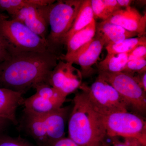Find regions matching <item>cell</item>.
Segmentation results:
<instances>
[{"label":"cell","instance_id":"1","mask_svg":"<svg viewBox=\"0 0 146 146\" xmlns=\"http://www.w3.org/2000/svg\"><path fill=\"white\" fill-rule=\"evenodd\" d=\"M58 60L53 51L13 52L0 66L1 87L23 95L39 84L47 83Z\"/></svg>","mask_w":146,"mask_h":146},{"label":"cell","instance_id":"2","mask_svg":"<svg viewBox=\"0 0 146 146\" xmlns=\"http://www.w3.org/2000/svg\"><path fill=\"white\" fill-rule=\"evenodd\" d=\"M73 102L68 138L80 146H102L107 136L104 116L91 104L84 90L75 94Z\"/></svg>","mask_w":146,"mask_h":146},{"label":"cell","instance_id":"3","mask_svg":"<svg viewBox=\"0 0 146 146\" xmlns=\"http://www.w3.org/2000/svg\"><path fill=\"white\" fill-rule=\"evenodd\" d=\"M0 35L14 52H54L47 39L42 38L23 24L6 16L0 18Z\"/></svg>","mask_w":146,"mask_h":146},{"label":"cell","instance_id":"4","mask_svg":"<svg viewBox=\"0 0 146 146\" xmlns=\"http://www.w3.org/2000/svg\"><path fill=\"white\" fill-rule=\"evenodd\" d=\"M48 6V23L50 28L47 39L53 48L64 43L83 1L61 0Z\"/></svg>","mask_w":146,"mask_h":146},{"label":"cell","instance_id":"5","mask_svg":"<svg viewBox=\"0 0 146 146\" xmlns=\"http://www.w3.org/2000/svg\"><path fill=\"white\" fill-rule=\"evenodd\" d=\"M98 76L113 86L125 102L128 110L145 117L146 92L138 84L134 76L124 72H99Z\"/></svg>","mask_w":146,"mask_h":146},{"label":"cell","instance_id":"6","mask_svg":"<svg viewBox=\"0 0 146 146\" xmlns=\"http://www.w3.org/2000/svg\"><path fill=\"white\" fill-rule=\"evenodd\" d=\"M107 136L133 138L146 145V122L144 117L128 111L104 116Z\"/></svg>","mask_w":146,"mask_h":146},{"label":"cell","instance_id":"7","mask_svg":"<svg viewBox=\"0 0 146 146\" xmlns=\"http://www.w3.org/2000/svg\"><path fill=\"white\" fill-rule=\"evenodd\" d=\"M83 90L91 104L103 116L128 111L125 102L115 88L98 76L90 87Z\"/></svg>","mask_w":146,"mask_h":146},{"label":"cell","instance_id":"8","mask_svg":"<svg viewBox=\"0 0 146 146\" xmlns=\"http://www.w3.org/2000/svg\"><path fill=\"white\" fill-rule=\"evenodd\" d=\"M82 77L72 63L60 60L50 73L47 83L67 97L80 86Z\"/></svg>","mask_w":146,"mask_h":146},{"label":"cell","instance_id":"9","mask_svg":"<svg viewBox=\"0 0 146 146\" xmlns=\"http://www.w3.org/2000/svg\"><path fill=\"white\" fill-rule=\"evenodd\" d=\"M48 5L40 7L28 6L11 16V19L21 22L35 34L43 39H47L49 26L47 12Z\"/></svg>","mask_w":146,"mask_h":146},{"label":"cell","instance_id":"10","mask_svg":"<svg viewBox=\"0 0 146 146\" xmlns=\"http://www.w3.org/2000/svg\"><path fill=\"white\" fill-rule=\"evenodd\" d=\"M105 21L117 25L127 31L136 33L139 36L146 34V13L142 15L131 6L118 10Z\"/></svg>","mask_w":146,"mask_h":146},{"label":"cell","instance_id":"11","mask_svg":"<svg viewBox=\"0 0 146 146\" xmlns=\"http://www.w3.org/2000/svg\"><path fill=\"white\" fill-rule=\"evenodd\" d=\"M72 106L61 107L46 115H42L48 136V146L65 137V130Z\"/></svg>","mask_w":146,"mask_h":146},{"label":"cell","instance_id":"12","mask_svg":"<svg viewBox=\"0 0 146 146\" xmlns=\"http://www.w3.org/2000/svg\"><path fill=\"white\" fill-rule=\"evenodd\" d=\"M96 23L94 19L87 26L73 35L66 42L67 51L63 60L71 63L75 57L86 46L96 35Z\"/></svg>","mask_w":146,"mask_h":146},{"label":"cell","instance_id":"13","mask_svg":"<svg viewBox=\"0 0 146 146\" xmlns=\"http://www.w3.org/2000/svg\"><path fill=\"white\" fill-rule=\"evenodd\" d=\"M104 46L103 40L95 36L89 46L73 60V64L80 66L82 77H87L93 74L94 70L92 67L98 60Z\"/></svg>","mask_w":146,"mask_h":146},{"label":"cell","instance_id":"14","mask_svg":"<svg viewBox=\"0 0 146 146\" xmlns=\"http://www.w3.org/2000/svg\"><path fill=\"white\" fill-rule=\"evenodd\" d=\"M24 100L21 93L0 87V118L16 125V110Z\"/></svg>","mask_w":146,"mask_h":146},{"label":"cell","instance_id":"15","mask_svg":"<svg viewBox=\"0 0 146 146\" xmlns=\"http://www.w3.org/2000/svg\"><path fill=\"white\" fill-rule=\"evenodd\" d=\"M95 36L103 40L106 46L128 38L139 36L136 33L127 31L117 25L106 21L96 23Z\"/></svg>","mask_w":146,"mask_h":146},{"label":"cell","instance_id":"16","mask_svg":"<svg viewBox=\"0 0 146 146\" xmlns=\"http://www.w3.org/2000/svg\"><path fill=\"white\" fill-rule=\"evenodd\" d=\"M22 122L26 133L33 138L37 146H48L47 129L42 115L24 112Z\"/></svg>","mask_w":146,"mask_h":146},{"label":"cell","instance_id":"17","mask_svg":"<svg viewBox=\"0 0 146 146\" xmlns=\"http://www.w3.org/2000/svg\"><path fill=\"white\" fill-rule=\"evenodd\" d=\"M24 112L33 115H45L63 106L61 103L46 99L35 94L24 99Z\"/></svg>","mask_w":146,"mask_h":146},{"label":"cell","instance_id":"18","mask_svg":"<svg viewBox=\"0 0 146 146\" xmlns=\"http://www.w3.org/2000/svg\"><path fill=\"white\" fill-rule=\"evenodd\" d=\"M94 16L91 6V0L83 1L72 28L65 36L64 43L78 31L91 23L94 20Z\"/></svg>","mask_w":146,"mask_h":146},{"label":"cell","instance_id":"19","mask_svg":"<svg viewBox=\"0 0 146 146\" xmlns=\"http://www.w3.org/2000/svg\"><path fill=\"white\" fill-rule=\"evenodd\" d=\"M129 54H108L105 58L98 65L99 72L117 73L122 72L128 61Z\"/></svg>","mask_w":146,"mask_h":146},{"label":"cell","instance_id":"20","mask_svg":"<svg viewBox=\"0 0 146 146\" xmlns=\"http://www.w3.org/2000/svg\"><path fill=\"white\" fill-rule=\"evenodd\" d=\"M146 45V38L145 36L128 38L117 43L110 44L106 46L108 54L126 53L138 46Z\"/></svg>","mask_w":146,"mask_h":146},{"label":"cell","instance_id":"21","mask_svg":"<svg viewBox=\"0 0 146 146\" xmlns=\"http://www.w3.org/2000/svg\"><path fill=\"white\" fill-rule=\"evenodd\" d=\"M45 3L44 0H0V9L6 11L13 16L22 8L28 6H43Z\"/></svg>","mask_w":146,"mask_h":146},{"label":"cell","instance_id":"22","mask_svg":"<svg viewBox=\"0 0 146 146\" xmlns=\"http://www.w3.org/2000/svg\"><path fill=\"white\" fill-rule=\"evenodd\" d=\"M35 94L46 99L64 104L67 97L47 82H42L35 86Z\"/></svg>","mask_w":146,"mask_h":146},{"label":"cell","instance_id":"23","mask_svg":"<svg viewBox=\"0 0 146 146\" xmlns=\"http://www.w3.org/2000/svg\"><path fill=\"white\" fill-rule=\"evenodd\" d=\"M122 72L132 75L146 72V58L129 60Z\"/></svg>","mask_w":146,"mask_h":146},{"label":"cell","instance_id":"24","mask_svg":"<svg viewBox=\"0 0 146 146\" xmlns=\"http://www.w3.org/2000/svg\"><path fill=\"white\" fill-rule=\"evenodd\" d=\"M107 137L110 142L108 143L105 140L102 146H146L135 138H123V140L121 141L118 137Z\"/></svg>","mask_w":146,"mask_h":146},{"label":"cell","instance_id":"25","mask_svg":"<svg viewBox=\"0 0 146 146\" xmlns=\"http://www.w3.org/2000/svg\"><path fill=\"white\" fill-rule=\"evenodd\" d=\"M91 6L94 19L98 18L105 21L110 18V16L105 7L103 0H91Z\"/></svg>","mask_w":146,"mask_h":146},{"label":"cell","instance_id":"26","mask_svg":"<svg viewBox=\"0 0 146 146\" xmlns=\"http://www.w3.org/2000/svg\"><path fill=\"white\" fill-rule=\"evenodd\" d=\"M0 146H38L30 143L21 136H0Z\"/></svg>","mask_w":146,"mask_h":146},{"label":"cell","instance_id":"27","mask_svg":"<svg viewBox=\"0 0 146 146\" xmlns=\"http://www.w3.org/2000/svg\"><path fill=\"white\" fill-rule=\"evenodd\" d=\"M13 53L8 44L0 35V66L10 58Z\"/></svg>","mask_w":146,"mask_h":146},{"label":"cell","instance_id":"28","mask_svg":"<svg viewBox=\"0 0 146 146\" xmlns=\"http://www.w3.org/2000/svg\"><path fill=\"white\" fill-rule=\"evenodd\" d=\"M129 60L146 58V45L138 46L133 49L128 55Z\"/></svg>","mask_w":146,"mask_h":146},{"label":"cell","instance_id":"29","mask_svg":"<svg viewBox=\"0 0 146 146\" xmlns=\"http://www.w3.org/2000/svg\"><path fill=\"white\" fill-rule=\"evenodd\" d=\"M108 13L111 17L114 13L121 9L118 5L117 0H103Z\"/></svg>","mask_w":146,"mask_h":146},{"label":"cell","instance_id":"30","mask_svg":"<svg viewBox=\"0 0 146 146\" xmlns=\"http://www.w3.org/2000/svg\"><path fill=\"white\" fill-rule=\"evenodd\" d=\"M48 146H80L68 137H64Z\"/></svg>","mask_w":146,"mask_h":146},{"label":"cell","instance_id":"31","mask_svg":"<svg viewBox=\"0 0 146 146\" xmlns=\"http://www.w3.org/2000/svg\"><path fill=\"white\" fill-rule=\"evenodd\" d=\"M133 76L138 84L146 92V72L136 74Z\"/></svg>","mask_w":146,"mask_h":146},{"label":"cell","instance_id":"32","mask_svg":"<svg viewBox=\"0 0 146 146\" xmlns=\"http://www.w3.org/2000/svg\"><path fill=\"white\" fill-rule=\"evenodd\" d=\"M118 5L120 8H126L130 6L131 4L132 3L131 0H117Z\"/></svg>","mask_w":146,"mask_h":146},{"label":"cell","instance_id":"33","mask_svg":"<svg viewBox=\"0 0 146 146\" xmlns=\"http://www.w3.org/2000/svg\"><path fill=\"white\" fill-rule=\"evenodd\" d=\"M8 122L9 121L7 120L0 118V131L3 129V128L5 126Z\"/></svg>","mask_w":146,"mask_h":146},{"label":"cell","instance_id":"34","mask_svg":"<svg viewBox=\"0 0 146 146\" xmlns=\"http://www.w3.org/2000/svg\"><path fill=\"white\" fill-rule=\"evenodd\" d=\"M5 15H3V14H2V13H0V18H2V17H4L5 16Z\"/></svg>","mask_w":146,"mask_h":146}]
</instances>
